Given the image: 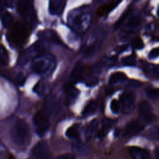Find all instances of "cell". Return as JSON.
Instances as JSON below:
<instances>
[{"label": "cell", "instance_id": "8992f818", "mask_svg": "<svg viewBox=\"0 0 159 159\" xmlns=\"http://www.w3.org/2000/svg\"><path fill=\"white\" fill-rule=\"evenodd\" d=\"M142 19L139 14H135L130 16L127 22L124 25L120 30L119 38L121 42H125L130 39L133 34H134L139 29Z\"/></svg>", "mask_w": 159, "mask_h": 159}, {"label": "cell", "instance_id": "f35d334b", "mask_svg": "<svg viewBox=\"0 0 159 159\" xmlns=\"http://www.w3.org/2000/svg\"><path fill=\"white\" fill-rule=\"evenodd\" d=\"M159 56V47H156L150 50L148 53V58L150 59H153Z\"/></svg>", "mask_w": 159, "mask_h": 159}, {"label": "cell", "instance_id": "f546056e", "mask_svg": "<svg viewBox=\"0 0 159 159\" xmlns=\"http://www.w3.org/2000/svg\"><path fill=\"white\" fill-rule=\"evenodd\" d=\"M147 71L150 73L152 75L159 76V65H147L145 66Z\"/></svg>", "mask_w": 159, "mask_h": 159}, {"label": "cell", "instance_id": "7a4b0ae2", "mask_svg": "<svg viewBox=\"0 0 159 159\" xmlns=\"http://www.w3.org/2000/svg\"><path fill=\"white\" fill-rule=\"evenodd\" d=\"M11 137L13 142L18 146L27 145L30 140V130L27 123L22 119L15 121L11 129Z\"/></svg>", "mask_w": 159, "mask_h": 159}, {"label": "cell", "instance_id": "4316f807", "mask_svg": "<svg viewBox=\"0 0 159 159\" xmlns=\"http://www.w3.org/2000/svg\"><path fill=\"white\" fill-rule=\"evenodd\" d=\"M33 91L39 96H42L46 91V84L43 81H39L34 87Z\"/></svg>", "mask_w": 159, "mask_h": 159}, {"label": "cell", "instance_id": "74e56055", "mask_svg": "<svg viewBox=\"0 0 159 159\" xmlns=\"http://www.w3.org/2000/svg\"><path fill=\"white\" fill-rule=\"evenodd\" d=\"M150 136L155 140H159V126H156L151 130Z\"/></svg>", "mask_w": 159, "mask_h": 159}, {"label": "cell", "instance_id": "4dcf8cb0", "mask_svg": "<svg viewBox=\"0 0 159 159\" xmlns=\"http://www.w3.org/2000/svg\"><path fill=\"white\" fill-rule=\"evenodd\" d=\"M1 61L4 65H6L9 62V55L6 49L1 45Z\"/></svg>", "mask_w": 159, "mask_h": 159}, {"label": "cell", "instance_id": "7402d4cb", "mask_svg": "<svg viewBox=\"0 0 159 159\" xmlns=\"http://www.w3.org/2000/svg\"><path fill=\"white\" fill-rule=\"evenodd\" d=\"M98 122L96 119L93 120L87 126L85 130V136L88 140L91 139L94 135L98 129Z\"/></svg>", "mask_w": 159, "mask_h": 159}, {"label": "cell", "instance_id": "ba28073f", "mask_svg": "<svg viewBox=\"0 0 159 159\" xmlns=\"http://www.w3.org/2000/svg\"><path fill=\"white\" fill-rule=\"evenodd\" d=\"M33 124L37 134L42 136L46 132L49 127L48 116L43 111L38 112L33 117Z\"/></svg>", "mask_w": 159, "mask_h": 159}, {"label": "cell", "instance_id": "5bb4252c", "mask_svg": "<svg viewBox=\"0 0 159 159\" xmlns=\"http://www.w3.org/2000/svg\"><path fill=\"white\" fill-rule=\"evenodd\" d=\"M144 128V125L139 120H133L129 122L125 130L124 135L125 137H131L140 132Z\"/></svg>", "mask_w": 159, "mask_h": 159}, {"label": "cell", "instance_id": "5b68a950", "mask_svg": "<svg viewBox=\"0 0 159 159\" xmlns=\"http://www.w3.org/2000/svg\"><path fill=\"white\" fill-rule=\"evenodd\" d=\"M106 35V34L104 29H99L93 32L87 42L88 43L84 52L85 57L90 58L99 50L104 41Z\"/></svg>", "mask_w": 159, "mask_h": 159}, {"label": "cell", "instance_id": "8fae6325", "mask_svg": "<svg viewBox=\"0 0 159 159\" xmlns=\"http://www.w3.org/2000/svg\"><path fill=\"white\" fill-rule=\"evenodd\" d=\"M42 45L40 43H35L32 47L29 48L20 57L19 60V63L20 65H24L30 60H32L37 55L43 53Z\"/></svg>", "mask_w": 159, "mask_h": 159}, {"label": "cell", "instance_id": "d6a6232c", "mask_svg": "<svg viewBox=\"0 0 159 159\" xmlns=\"http://www.w3.org/2000/svg\"><path fill=\"white\" fill-rule=\"evenodd\" d=\"M147 94L150 98L159 99V88H151L147 90Z\"/></svg>", "mask_w": 159, "mask_h": 159}, {"label": "cell", "instance_id": "d4e9b609", "mask_svg": "<svg viewBox=\"0 0 159 159\" xmlns=\"http://www.w3.org/2000/svg\"><path fill=\"white\" fill-rule=\"evenodd\" d=\"M65 135L67 137L72 139L78 138L79 135V125L75 124L70 127L66 131Z\"/></svg>", "mask_w": 159, "mask_h": 159}, {"label": "cell", "instance_id": "6da1fadb", "mask_svg": "<svg viewBox=\"0 0 159 159\" xmlns=\"http://www.w3.org/2000/svg\"><path fill=\"white\" fill-rule=\"evenodd\" d=\"M91 22V14L88 9L79 8L71 11L68 16L69 26L78 33H84Z\"/></svg>", "mask_w": 159, "mask_h": 159}, {"label": "cell", "instance_id": "ac0fdd59", "mask_svg": "<svg viewBox=\"0 0 159 159\" xmlns=\"http://www.w3.org/2000/svg\"><path fill=\"white\" fill-rule=\"evenodd\" d=\"M129 153L131 157L135 159H143L149 156L148 152L140 147H132L129 150Z\"/></svg>", "mask_w": 159, "mask_h": 159}, {"label": "cell", "instance_id": "60d3db41", "mask_svg": "<svg viewBox=\"0 0 159 159\" xmlns=\"http://www.w3.org/2000/svg\"><path fill=\"white\" fill-rule=\"evenodd\" d=\"M98 82V80L95 78V77H93V78H89L87 81H86V83H87V85L89 86H94L96 85Z\"/></svg>", "mask_w": 159, "mask_h": 159}, {"label": "cell", "instance_id": "cb8c5ba5", "mask_svg": "<svg viewBox=\"0 0 159 159\" xmlns=\"http://www.w3.org/2000/svg\"><path fill=\"white\" fill-rule=\"evenodd\" d=\"M13 20V17L11 13L8 11H4L1 16V22L4 27L8 28L11 26Z\"/></svg>", "mask_w": 159, "mask_h": 159}, {"label": "cell", "instance_id": "ffe728a7", "mask_svg": "<svg viewBox=\"0 0 159 159\" xmlns=\"http://www.w3.org/2000/svg\"><path fill=\"white\" fill-rule=\"evenodd\" d=\"M116 4L114 2L102 4L97 9L96 14L98 17H102L108 14L116 6Z\"/></svg>", "mask_w": 159, "mask_h": 159}, {"label": "cell", "instance_id": "ab89813d", "mask_svg": "<svg viewBox=\"0 0 159 159\" xmlns=\"http://www.w3.org/2000/svg\"><path fill=\"white\" fill-rule=\"evenodd\" d=\"M56 159H75V157L73 154L67 153L58 156Z\"/></svg>", "mask_w": 159, "mask_h": 159}, {"label": "cell", "instance_id": "7bdbcfd3", "mask_svg": "<svg viewBox=\"0 0 159 159\" xmlns=\"http://www.w3.org/2000/svg\"><path fill=\"white\" fill-rule=\"evenodd\" d=\"M155 155L156 159H159V147H157L155 150Z\"/></svg>", "mask_w": 159, "mask_h": 159}, {"label": "cell", "instance_id": "484cf974", "mask_svg": "<svg viewBox=\"0 0 159 159\" xmlns=\"http://www.w3.org/2000/svg\"><path fill=\"white\" fill-rule=\"evenodd\" d=\"M97 107V104L94 101L89 102L84 107V110L83 111V115L84 116H87L89 115L92 114L94 112Z\"/></svg>", "mask_w": 159, "mask_h": 159}, {"label": "cell", "instance_id": "b9f144b4", "mask_svg": "<svg viewBox=\"0 0 159 159\" xmlns=\"http://www.w3.org/2000/svg\"><path fill=\"white\" fill-rule=\"evenodd\" d=\"M13 4V0H1V7H10Z\"/></svg>", "mask_w": 159, "mask_h": 159}, {"label": "cell", "instance_id": "30bf717a", "mask_svg": "<svg viewBox=\"0 0 159 159\" xmlns=\"http://www.w3.org/2000/svg\"><path fill=\"white\" fill-rule=\"evenodd\" d=\"M32 155L35 159H51L52 153L45 141H39L32 149Z\"/></svg>", "mask_w": 159, "mask_h": 159}, {"label": "cell", "instance_id": "d590c367", "mask_svg": "<svg viewBox=\"0 0 159 159\" xmlns=\"http://www.w3.org/2000/svg\"><path fill=\"white\" fill-rule=\"evenodd\" d=\"M116 58L114 57H105L102 59V64L104 65H107V66H110L113 65L114 63H115L116 61Z\"/></svg>", "mask_w": 159, "mask_h": 159}, {"label": "cell", "instance_id": "9c48e42d", "mask_svg": "<svg viewBox=\"0 0 159 159\" xmlns=\"http://www.w3.org/2000/svg\"><path fill=\"white\" fill-rule=\"evenodd\" d=\"M135 95L129 91L123 93L119 98L120 111L124 114H129L135 107Z\"/></svg>", "mask_w": 159, "mask_h": 159}, {"label": "cell", "instance_id": "836d02e7", "mask_svg": "<svg viewBox=\"0 0 159 159\" xmlns=\"http://www.w3.org/2000/svg\"><path fill=\"white\" fill-rule=\"evenodd\" d=\"M111 109L112 112L114 114H117L119 111L120 110L119 102H118L116 99H112L111 102Z\"/></svg>", "mask_w": 159, "mask_h": 159}, {"label": "cell", "instance_id": "52a82bcc", "mask_svg": "<svg viewBox=\"0 0 159 159\" xmlns=\"http://www.w3.org/2000/svg\"><path fill=\"white\" fill-rule=\"evenodd\" d=\"M17 9L19 15L28 24H34L36 20L32 0H18Z\"/></svg>", "mask_w": 159, "mask_h": 159}, {"label": "cell", "instance_id": "2e32d148", "mask_svg": "<svg viewBox=\"0 0 159 159\" xmlns=\"http://www.w3.org/2000/svg\"><path fill=\"white\" fill-rule=\"evenodd\" d=\"M71 150L75 153L84 156L89 153V148L88 146L83 142L76 141L71 144Z\"/></svg>", "mask_w": 159, "mask_h": 159}, {"label": "cell", "instance_id": "ee69618b", "mask_svg": "<svg viewBox=\"0 0 159 159\" xmlns=\"http://www.w3.org/2000/svg\"><path fill=\"white\" fill-rule=\"evenodd\" d=\"M157 15H158V17H159V6H158V9H157Z\"/></svg>", "mask_w": 159, "mask_h": 159}, {"label": "cell", "instance_id": "d6986e66", "mask_svg": "<svg viewBox=\"0 0 159 159\" xmlns=\"http://www.w3.org/2000/svg\"><path fill=\"white\" fill-rule=\"evenodd\" d=\"M84 70V65L81 62L77 63L74 66L71 71V73L70 75L71 80L73 81H76L80 80L83 76Z\"/></svg>", "mask_w": 159, "mask_h": 159}, {"label": "cell", "instance_id": "9a60e30c", "mask_svg": "<svg viewBox=\"0 0 159 159\" xmlns=\"http://www.w3.org/2000/svg\"><path fill=\"white\" fill-rule=\"evenodd\" d=\"M65 7V0H50L48 11L51 15L60 16Z\"/></svg>", "mask_w": 159, "mask_h": 159}, {"label": "cell", "instance_id": "4fadbf2b", "mask_svg": "<svg viewBox=\"0 0 159 159\" xmlns=\"http://www.w3.org/2000/svg\"><path fill=\"white\" fill-rule=\"evenodd\" d=\"M58 107V102L56 98L53 96H50L47 97L45 101L43 112L47 116H50L57 111Z\"/></svg>", "mask_w": 159, "mask_h": 159}, {"label": "cell", "instance_id": "7c38bea8", "mask_svg": "<svg viewBox=\"0 0 159 159\" xmlns=\"http://www.w3.org/2000/svg\"><path fill=\"white\" fill-rule=\"evenodd\" d=\"M139 112L142 119L147 122H149L154 119L152 107L147 101L140 102L139 106Z\"/></svg>", "mask_w": 159, "mask_h": 159}, {"label": "cell", "instance_id": "44dd1931", "mask_svg": "<svg viewBox=\"0 0 159 159\" xmlns=\"http://www.w3.org/2000/svg\"><path fill=\"white\" fill-rule=\"evenodd\" d=\"M127 79V77L125 73L120 71H117V72L113 73L110 76L109 83L110 84H114L123 82L125 81Z\"/></svg>", "mask_w": 159, "mask_h": 159}, {"label": "cell", "instance_id": "f6af8a7d", "mask_svg": "<svg viewBox=\"0 0 159 159\" xmlns=\"http://www.w3.org/2000/svg\"><path fill=\"white\" fill-rule=\"evenodd\" d=\"M143 159H149V156L147 157H146V158H143Z\"/></svg>", "mask_w": 159, "mask_h": 159}, {"label": "cell", "instance_id": "1f68e13d", "mask_svg": "<svg viewBox=\"0 0 159 159\" xmlns=\"http://www.w3.org/2000/svg\"><path fill=\"white\" fill-rule=\"evenodd\" d=\"M135 57L134 55H130L123 58L122 60V63L124 65L132 66L135 65Z\"/></svg>", "mask_w": 159, "mask_h": 159}, {"label": "cell", "instance_id": "8d00e7d4", "mask_svg": "<svg viewBox=\"0 0 159 159\" xmlns=\"http://www.w3.org/2000/svg\"><path fill=\"white\" fill-rule=\"evenodd\" d=\"M16 83L21 86H23L24 83H25V76L24 75L23 73H19L17 76H16Z\"/></svg>", "mask_w": 159, "mask_h": 159}, {"label": "cell", "instance_id": "277c9868", "mask_svg": "<svg viewBox=\"0 0 159 159\" xmlns=\"http://www.w3.org/2000/svg\"><path fill=\"white\" fill-rule=\"evenodd\" d=\"M30 25L17 22L10 27L8 39L10 42L17 47L22 45L26 41L30 33Z\"/></svg>", "mask_w": 159, "mask_h": 159}, {"label": "cell", "instance_id": "3957f363", "mask_svg": "<svg viewBox=\"0 0 159 159\" xmlns=\"http://www.w3.org/2000/svg\"><path fill=\"white\" fill-rule=\"evenodd\" d=\"M56 65L55 57L48 53H42L32 60V70L39 75H47L53 71Z\"/></svg>", "mask_w": 159, "mask_h": 159}, {"label": "cell", "instance_id": "83f0119b", "mask_svg": "<svg viewBox=\"0 0 159 159\" xmlns=\"http://www.w3.org/2000/svg\"><path fill=\"white\" fill-rule=\"evenodd\" d=\"M130 11L131 10L130 9H128L120 16V17L119 18V19L116 22V23L114 25V29L115 30H117L123 24V22L126 20V19L129 16Z\"/></svg>", "mask_w": 159, "mask_h": 159}, {"label": "cell", "instance_id": "e0dca14e", "mask_svg": "<svg viewBox=\"0 0 159 159\" xmlns=\"http://www.w3.org/2000/svg\"><path fill=\"white\" fill-rule=\"evenodd\" d=\"M79 94V90L73 86L68 88L65 93V102L66 105H70L76 99Z\"/></svg>", "mask_w": 159, "mask_h": 159}, {"label": "cell", "instance_id": "e575fe53", "mask_svg": "<svg viewBox=\"0 0 159 159\" xmlns=\"http://www.w3.org/2000/svg\"><path fill=\"white\" fill-rule=\"evenodd\" d=\"M133 47L137 50H140L141 48H142L143 47V41L142 40V39L139 37L135 38L132 43Z\"/></svg>", "mask_w": 159, "mask_h": 159}, {"label": "cell", "instance_id": "603a6c76", "mask_svg": "<svg viewBox=\"0 0 159 159\" xmlns=\"http://www.w3.org/2000/svg\"><path fill=\"white\" fill-rule=\"evenodd\" d=\"M112 125V120L109 119H104L101 122V129H99L98 135L99 137H104L107 133V131L111 128Z\"/></svg>", "mask_w": 159, "mask_h": 159}, {"label": "cell", "instance_id": "f1b7e54d", "mask_svg": "<svg viewBox=\"0 0 159 159\" xmlns=\"http://www.w3.org/2000/svg\"><path fill=\"white\" fill-rule=\"evenodd\" d=\"M42 35L43 36L47 39H48V40H50L53 42L57 43V42H60V40H59L58 37H57V35L53 31H51V30L44 31L43 34Z\"/></svg>", "mask_w": 159, "mask_h": 159}]
</instances>
